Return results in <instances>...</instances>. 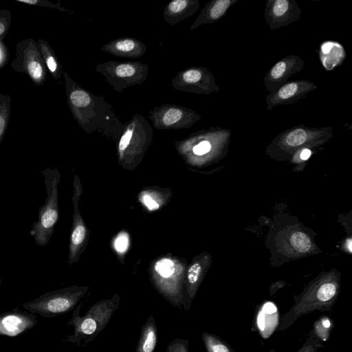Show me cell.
<instances>
[{"label": "cell", "instance_id": "obj_3", "mask_svg": "<svg viewBox=\"0 0 352 352\" xmlns=\"http://www.w3.org/2000/svg\"><path fill=\"white\" fill-rule=\"evenodd\" d=\"M41 171L47 193L45 204L38 208V219L33 221L30 234L38 246H46L58 219V188L59 173L56 169L45 168Z\"/></svg>", "mask_w": 352, "mask_h": 352}, {"label": "cell", "instance_id": "obj_1", "mask_svg": "<svg viewBox=\"0 0 352 352\" xmlns=\"http://www.w3.org/2000/svg\"><path fill=\"white\" fill-rule=\"evenodd\" d=\"M333 277L316 281L294 297V304L281 317L278 331L291 327L300 317L314 311H330L336 304L340 285Z\"/></svg>", "mask_w": 352, "mask_h": 352}, {"label": "cell", "instance_id": "obj_22", "mask_svg": "<svg viewBox=\"0 0 352 352\" xmlns=\"http://www.w3.org/2000/svg\"><path fill=\"white\" fill-rule=\"evenodd\" d=\"M155 270L161 276L168 278L174 273V263L169 259L164 258L155 264Z\"/></svg>", "mask_w": 352, "mask_h": 352}, {"label": "cell", "instance_id": "obj_18", "mask_svg": "<svg viewBox=\"0 0 352 352\" xmlns=\"http://www.w3.org/2000/svg\"><path fill=\"white\" fill-rule=\"evenodd\" d=\"M201 338L206 352H234L232 347L217 335L204 331Z\"/></svg>", "mask_w": 352, "mask_h": 352}, {"label": "cell", "instance_id": "obj_23", "mask_svg": "<svg viewBox=\"0 0 352 352\" xmlns=\"http://www.w3.org/2000/svg\"><path fill=\"white\" fill-rule=\"evenodd\" d=\"M70 100L76 107H84L91 102L90 96L83 90L79 89L72 92Z\"/></svg>", "mask_w": 352, "mask_h": 352}, {"label": "cell", "instance_id": "obj_13", "mask_svg": "<svg viewBox=\"0 0 352 352\" xmlns=\"http://www.w3.org/2000/svg\"><path fill=\"white\" fill-rule=\"evenodd\" d=\"M239 0H212L201 10L200 14L192 23L190 30L206 23L217 22L227 13L229 8Z\"/></svg>", "mask_w": 352, "mask_h": 352}, {"label": "cell", "instance_id": "obj_15", "mask_svg": "<svg viewBox=\"0 0 352 352\" xmlns=\"http://www.w3.org/2000/svg\"><path fill=\"white\" fill-rule=\"evenodd\" d=\"M318 56L323 67L331 71L343 63L346 54L340 43L325 41L320 46Z\"/></svg>", "mask_w": 352, "mask_h": 352}, {"label": "cell", "instance_id": "obj_34", "mask_svg": "<svg viewBox=\"0 0 352 352\" xmlns=\"http://www.w3.org/2000/svg\"><path fill=\"white\" fill-rule=\"evenodd\" d=\"M5 30V27L4 25L0 23V35L4 32Z\"/></svg>", "mask_w": 352, "mask_h": 352}, {"label": "cell", "instance_id": "obj_9", "mask_svg": "<svg viewBox=\"0 0 352 352\" xmlns=\"http://www.w3.org/2000/svg\"><path fill=\"white\" fill-rule=\"evenodd\" d=\"M316 89L317 86L314 82L306 80L287 82L265 96L267 109L272 110L273 107L278 105L292 104Z\"/></svg>", "mask_w": 352, "mask_h": 352}, {"label": "cell", "instance_id": "obj_5", "mask_svg": "<svg viewBox=\"0 0 352 352\" xmlns=\"http://www.w3.org/2000/svg\"><path fill=\"white\" fill-rule=\"evenodd\" d=\"M332 129L330 126L313 128L300 124L280 133L274 142L285 148H295L305 144L321 143L331 137Z\"/></svg>", "mask_w": 352, "mask_h": 352}, {"label": "cell", "instance_id": "obj_19", "mask_svg": "<svg viewBox=\"0 0 352 352\" xmlns=\"http://www.w3.org/2000/svg\"><path fill=\"white\" fill-rule=\"evenodd\" d=\"M332 327L333 323L331 318H320L314 324L312 332L320 341H326L329 338Z\"/></svg>", "mask_w": 352, "mask_h": 352}, {"label": "cell", "instance_id": "obj_27", "mask_svg": "<svg viewBox=\"0 0 352 352\" xmlns=\"http://www.w3.org/2000/svg\"><path fill=\"white\" fill-rule=\"evenodd\" d=\"M211 149V144L208 140H204L193 147V153L197 155H202L208 153Z\"/></svg>", "mask_w": 352, "mask_h": 352}, {"label": "cell", "instance_id": "obj_33", "mask_svg": "<svg viewBox=\"0 0 352 352\" xmlns=\"http://www.w3.org/2000/svg\"><path fill=\"white\" fill-rule=\"evenodd\" d=\"M18 1H21V2L25 3H29V4H34V3H37V1H35V0H18Z\"/></svg>", "mask_w": 352, "mask_h": 352}, {"label": "cell", "instance_id": "obj_8", "mask_svg": "<svg viewBox=\"0 0 352 352\" xmlns=\"http://www.w3.org/2000/svg\"><path fill=\"white\" fill-rule=\"evenodd\" d=\"M302 10L295 0H267L265 20L271 30H276L296 21Z\"/></svg>", "mask_w": 352, "mask_h": 352}, {"label": "cell", "instance_id": "obj_31", "mask_svg": "<svg viewBox=\"0 0 352 352\" xmlns=\"http://www.w3.org/2000/svg\"><path fill=\"white\" fill-rule=\"evenodd\" d=\"M47 65L50 70L52 72H55L57 67V64L53 56H50L47 59Z\"/></svg>", "mask_w": 352, "mask_h": 352}, {"label": "cell", "instance_id": "obj_25", "mask_svg": "<svg viewBox=\"0 0 352 352\" xmlns=\"http://www.w3.org/2000/svg\"><path fill=\"white\" fill-rule=\"evenodd\" d=\"M188 339L175 338L167 346L166 352H190Z\"/></svg>", "mask_w": 352, "mask_h": 352}, {"label": "cell", "instance_id": "obj_12", "mask_svg": "<svg viewBox=\"0 0 352 352\" xmlns=\"http://www.w3.org/2000/svg\"><path fill=\"white\" fill-rule=\"evenodd\" d=\"M156 116L155 127L164 129L175 126L190 127L194 122L201 118L200 115L190 109L175 106L158 109Z\"/></svg>", "mask_w": 352, "mask_h": 352}, {"label": "cell", "instance_id": "obj_29", "mask_svg": "<svg viewBox=\"0 0 352 352\" xmlns=\"http://www.w3.org/2000/svg\"><path fill=\"white\" fill-rule=\"evenodd\" d=\"M128 236L125 233L120 234L115 241V247L117 251L122 252L128 247Z\"/></svg>", "mask_w": 352, "mask_h": 352}, {"label": "cell", "instance_id": "obj_35", "mask_svg": "<svg viewBox=\"0 0 352 352\" xmlns=\"http://www.w3.org/2000/svg\"><path fill=\"white\" fill-rule=\"evenodd\" d=\"M1 283H2V279H1V278H0V288H1Z\"/></svg>", "mask_w": 352, "mask_h": 352}, {"label": "cell", "instance_id": "obj_7", "mask_svg": "<svg viewBox=\"0 0 352 352\" xmlns=\"http://www.w3.org/2000/svg\"><path fill=\"white\" fill-rule=\"evenodd\" d=\"M146 66L138 63H108L99 65L102 68L100 72L114 87L119 82L118 87L124 88L140 83L146 74Z\"/></svg>", "mask_w": 352, "mask_h": 352}, {"label": "cell", "instance_id": "obj_11", "mask_svg": "<svg viewBox=\"0 0 352 352\" xmlns=\"http://www.w3.org/2000/svg\"><path fill=\"white\" fill-rule=\"evenodd\" d=\"M36 323L34 314L14 308L0 314V336H18L35 327Z\"/></svg>", "mask_w": 352, "mask_h": 352}, {"label": "cell", "instance_id": "obj_2", "mask_svg": "<svg viewBox=\"0 0 352 352\" xmlns=\"http://www.w3.org/2000/svg\"><path fill=\"white\" fill-rule=\"evenodd\" d=\"M119 305L120 298L116 294L110 299L96 302L82 316L80 314L82 303L76 306L71 319L66 323L73 327L74 333L67 336L63 342L79 346L89 344L106 327Z\"/></svg>", "mask_w": 352, "mask_h": 352}, {"label": "cell", "instance_id": "obj_28", "mask_svg": "<svg viewBox=\"0 0 352 352\" xmlns=\"http://www.w3.org/2000/svg\"><path fill=\"white\" fill-rule=\"evenodd\" d=\"M133 127H129L122 136L119 143V149L120 151H124L129 144L133 136Z\"/></svg>", "mask_w": 352, "mask_h": 352}, {"label": "cell", "instance_id": "obj_21", "mask_svg": "<svg viewBox=\"0 0 352 352\" xmlns=\"http://www.w3.org/2000/svg\"><path fill=\"white\" fill-rule=\"evenodd\" d=\"M322 347H324L323 344L311 331L304 344L296 352H317L320 348Z\"/></svg>", "mask_w": 352, "mask_h": 352}, {"label": "cell", "instance_id": "obj_17", "mask_svg": "<svg viewBox=\"0 0 352 352\" xmlns=\"http://www.w3.org/2000/svg\"><path fill=\"white\" fill-rule=\"evenodd\" d=\"M157 343L156 322L150 315L143 324L135 352H153Z\"/></svg>", "mask_w": 352, "mask_h": 352}, {"label": "cell", "instance_id": "obj_20", "mask_svg": "<svg viewBox=\"0 0 352 352\" xmlns=\"http://www.w3.org/2000/svg\"><path fill=\"white\" fill-rule=\"evenodd\" d=\"M292 245L295 250L300 252H307L311 248L309 238L301 232H294L291 237Z\"/></svg>", "mask_w": 352, "mask_h": 352}, {"label": "cell", "instance_id": "obj_30", "mask_svg": "<svg viewBox=\"0 0 352 352\" xmlns=\"http://www.w3.org/2000/svg\"><path fill=\"white\" fill-rule=\"evenodd\" d=\"M142 201L150 210H154L159 208L158 204L148 195L143 197Z\"/></svg>", "mask_w": 352, "mask_h": 352}, {"label": "cell", "instance_id": "obj_10", "mask_svg": "<svg viewBox=\"0 0 352 352\" xmlns=\"http://www.w3.org/2000/svg\"><path fill=\"white\" fill-rule=\"evenodd\" d=\"M305 61L299 56L291 54L274 65L263 77V83L267 91L272 92L285 85L289 77L300 72Z\"/></svg>", "mask_w": 352, "mask_h": 352}, {"label": "cell", "instance_id": "obj_6", "mask_svg": "<svg viewBox=\"0 0 352 352\" xmlns=\"http://www.w3.org/2000/svg\"><path fill=\"white\" fill-rule=\"evenodd\" d=\"M173 85L177 89L199 94L209 95L220 89L212 73L206 68L200 67H191L180 72L173 80Z\"/></svg>", "mask_w": 352, "mask_h": 352}, {"label": "cell", "instance_id": "obj_24", "mask_svg": "<svg viewBox=\"0 0 352 352\" xmlns=\"http://www.w3.org/2000/svg\"><path fill=\"white\" fill-rule=\"evenodd\" d=\"M86 234V230L84 226L78 223L74 226V229L71 234V246L72 249L78 246L84 241Z\"/></svg>", "mask_w": 352, "mask_h": 352}, {"label": "cell", "instance_id": "obj_26", "mask_svg": "<svg viewBox=\"0 0 352 352\" xmlns=\"http://www.w3.org/2000/svg\"><path fill=\"white\" fill-rule=\"evenodd\" d=\"M28 69L30 76L34 79H39L43 74V69L40 63L37 61H31L28 65Z\"/></svg>", "mask_w": 352, "mask_h": 352}, {"label": "cell", "instance_id": "obj_14", "mask_svg": "<svg viewBox=\"0 0 352 352\" xmlns=\"http://www.w3.org/2000/svg\"><path fill=\"white\" fill-rule=\"evenodd\" d=\"M102 50L117 56L134 58L142 56L146 49L139 41L124 38L111 41L102 47Z\"/></svg>", "mask_w": 352, "mask_h": 352}, {"label": "cell", "instance_id": "obj_32", "mask_svg": "<svg viewBox=\"0 0 352 352\" xmlns=\"http://www.w3.org/2000/svg\"><path fill=\"white\" fill-rule=\"evenodd\" d=\"M311 155V151L307 148H303L300 153V157L302 160H307L309 158V157Z\"/></svg>", "mask_w": 352, "mask_h": 352}, {"label": "cell", "instance_id": "obj_4", "mask_svg": "<svg viewBox=\"0 0 352 352\" xmlns=\"http://www.w3.org/2000/svg\"><path fill=\"white\" fill-rule=\"evenodd\" d=\"M86 290L85 288L70 287L46 292L33 300L25 302L22 307L32 314L54 318L74 310Z\"/></svg>", "mask_w": 352, "mask_h": 352}, {"label": "cell", "instance_id": "obj_16", "mask_svg": "<svg viewBox=\"0 0 352 352\" xmlns=\"http://www.w3.org/2000/svg\"><path fill=\"white\" fill-rule=\"evenodd\" d=\"M199 8L198 0H173L166 5L163 16L168 23L174 25L193 14Z\"/></svg>", "mask_w": 352, "mask_h": 352}]
</instances>
